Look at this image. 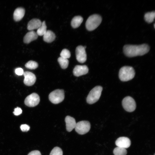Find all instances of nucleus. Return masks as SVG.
<instances>
[{
  "label": "nucleus",
  "mask_w": 155,
  "mask_h": 155,
  "mask_svg": "<svg viewBox=\"0 0 155 155\" xmlns=\"http://www.w3.org/2000/svg\"><path fill=\"white\" fill-rule=\"evenodd\" d=\"M123 50L126 56L132 57L142 56L147 53L150 50V47L146 44L138 45L126 44L124 46Z\"/></svg>",
  "instance_id": "obj_1"
},
{
  "label": "nucleus",
  "mask_w": 155,
  "mask_h": 155,
  "mask_svg": "<svg viewBox=\"0 0 155 155\" xmlns=\"http://www.w3.org/2000/svg\"><path fill=\"white\" fill-rule=\"evenodd\" d=\"M135 73L133 68L130 66H124L120 69L119 77L123 82H126L131 80L135 76Z\"/></svg>",
  "instance_id": "obj_2"
},
{
  "label": "nucleus",
  "mask_w": 155,
  "mask_h": 155,
  "mask_svg": "<svg viewBox=\"0 0 155 155\" xmlns=\"http://www.w3.org/2000/svg\"><path fill=\"white\" fill-rule=\"evenodd\" d=\"M102 18L100 16L97 14H94L90 16L87 19L86 23V27L89 31H92L96 29L100 24Z\"/></svg>",
  "instance_id": "obj_3"
},
{
  "label": "nucleus",
  "mask_w": 155,
  "mask_h": 155,
  "mask_svg": "<svg viewBox=\"0 0 155 155\" xmlns=\"http://www.w3.org/2000/svg\"><path fill=\"white\" fill-rule=\"evenodd\" d=\"M102 90L100 86H97L90 91L86 98L87 102L90 104L95 103L99 99Z\"/></svg>",
  "instance_id": "obj_4"
},
{
  "label": "nucleus",
  "mask_w": 155,
  "mask_h": 155,
  "mask_svg": "<svg viewBox=\"0 0 155 155\" xmlns=\"http://www.w3.org/2000/svg\"><path fill=\"white\" fill-rule=\"evenodd\" d=\"M65 97L64 91L63 90L57 89L52 92L49 94V100L54 104H57L62 102Z\"/></svg>",
  "instance_id": "obj_5"
},
{
  "label": "nucleus",
  "mask_w": 155,
  "mask_h": 155,
  "mask_svg": "<svg viewBox=\"0 0 155 155\" xmlns=\"http://www.w3.org/2000/svg\"><path fill=\"white\" fill-rule=\"evenodd\" d=\"M90 124L89 121H82L76 123L75 129L78 133L83 135L88 133L90 130Z\"/></svg>",
  "instance_id": "obj_6"
},
{
  "label": "nucleus",
  "mask_w": 155,
  "mask_h": 155,
  "mask_svg": "<svg viewBox=\"0 0 155 155\" xmlns=\"http://www.w3.org/2000/svg\"><path fill=\"white\" fill-rule=\"evenodd\" d=\"M122 105L124 109L129 112L133 111L136 108V104L135 100L130 96H126L123 99Z\"/></svg>",
  "instance_id": "obj_7"
},
{
  "label": "nucleus",
  "mask_w": 155,
  "mask_h": 155,
  "mask_svg": "<svg viewBox=\"0 0 155 155\" xmlns=\"http://www.w3.org/2000/svg\"><path fill=\"white\" fill-rule=\"evenodd\" d=\"M40 101L39 96L35 93H32L28 96L25 99V104L29 107H33L37 106Z\"/></svg>",
  "instance_id": "obj_8"
},
{
  "label": "nucleus",
  "mask_w": 155,
  "mask_h": 155,
  "mask_svg": "<svg viewBox=\"0 0 155 155\" xmlns=\"http://www.w3.org/2000/svg\"><path fill=\"white\" fill-rule=\"evenodd\" d=\"M75 53L76 59L79 62L83 63L86 61L87 55L84 46H78L76 49Z\"/></svg>",
  "instance_id": "obj_9"
},
{
  "label": "nucleus",
  "mask_w": 155,
  "mask_h": 155,
  "mask_svg": "<svg viewBox=\"0 0 155 155\" xmlns=\"http://www.w3.org/2000/svg\"><path fill=\"white\" fill-rule=\"evenodd\" d=\"M24 78V83L26 85L30 86L33 85L35 83L36 78L35 75L31 72L26 71L23 74Z\"/></svg>",
  "instance_id": "obj_10"
},
{
  "label": "nucleus",
  "mask_w": 155,
  "mask_h": 155,
  "mask_svg": "<svg viewBox=\"0 0 155 155\" xmlns=\"http://www.w3.org/2000/svg\"><path fill=\"white\" fill-rule=\"evenodd\" d=\"M115 143L117 147L126 149L130 147L131 142L130 140L127 137H121L118 138L116 140Z\"/></svg>",
  "instance_id": "obj_11"
},
{
  "label": "nucleus",
  "mask_w": 155,
  "mask_h": 155,
  "mask_svg": "<svg viewBox=\"0 0 155 155\" xmlns=\"http://www.w3.org/2000/svg\"><path fill=\"white\" fill-rule=\"evenodd\" d=\"M88 68L86 65H77L73 70L74 75L77 77L86 74L88 71Z\"/></svg>",
  "instance_id": "obj_12"
},
{
  "label": "nucleus",
  "mask_w": 155,
  "mask_h": 155,
  "mask_svg": "<svg viewBox=\"0 0 155 155\" xmlns=\"http://www.w3.org/2000/svg\"><path fill=\"white\" fill-rule=\"evenodd\" d=\"M66 129L68 132H71L75 127L76 123L75 119L69 116H67L65 118Z\"/></svg>",
  "instance_id": "obj_13"
},
{
  "label": "nucleus",
  "mask_w": 155,
  "mask_h": 155,
  "mask_svg": "<svg viewBox=\"0 0 155 155\" xmlns=\"http://www.w3.org/2000/svg\"><path fill=\"white\" fill-rule=\"evenodd\" d=\"M42 23L41 20L39 19H33L28 22L27 25V29L30 31L38 29L41 25Z\"/></svg>",
  "instance_id": "obj_14"
},
{
  "label": "nucleus",
  "mask_w": 155,
  "mask_h": 155,
  "mask_svg": "<svg viewBox=\"0 0 155 155\" xmlns=\"http://www.w3.org/2000/svg\"><path fill=\"white\" fill-rule=\"evenodd\" d=\"M38 37V35L36 32L33 30L30 31L27 33L24 36L23 41L25 43H29L31 41L36 39Z\"/></svg>",
  "instance_id": "obj_15"
},
{
  "label": "nucleus",
  "mask_w": 155,
  "mask_h": 155,
  "mask_svg": "<svg viewBox=\"0 0 155 155\" xmlns=\"http://www.w3.org/2000/svg\"><path fill=\"white\" fill-rule=\"evenodd\" d=\"M25 13V10L22 7L17 8L15 10L13 17L14 20L16 22L20 20L24 17Z\"/></svg>",
  "instance_id": "obj_16"
},
{
  "label": "nucleus",
  "mask_w": 155,
  "mask_h": 155,
  "mask_svg": "<svg viewBox=\"0 0 155 155\" xmlns=\"http://www.w3.org/2000/svg\"><path fill=\"white\" fill-rule=\"evenodd\" d=\"M55 35L53 31L47 30L43 35V39L44 41L50 43L55 40Z\"/></svg>",
  "instance_id": "obj_17"
},
{
  "label": "nucleus",
  "mask_w": 155,
  "mask_h": 155,
  "mask_svg": "<svg viewBox=\"0 0 155 155\" xmlns=\"http://www.w3.org/2000/svg\"><path fill=\"white\" fill-rule=\"evenodd\" d=\"M83 18L80 16H76L72 19L71 22V25L74 28L79 27L83 21Z\"/></svg>",
  "instance_id": "obj_18"
},
{
  "label": "nucleus",
  "mask_w": 155,
  "mask_h": 155,
  "mask_svg": "<svg viewBox=\"0 0 155 155\" xmlns=\"http://www.w3.org/2000/svg\"><path fill=\"white\" fill-rule=\"evenodd\" d=\"M155 12L154 11L147 12L144 16V19L146 22L148 23L152 22L154 19Z\"/></svg>",
  "instance_id": "obj_19"
},
{
  "label": "nucleus",
  "mask_w": 155,
  "mask_h": 155,
  "mask_svg": "<svg viewBox=\"0 0 155 155\" xmlns=\"http://www.w3.org/2000/svg\"><path fill=\"white\" fill-rule=\"evenodd\" d=\"M46 27L45 22L43 21L42 22L41 25L37 29L36 33L38 35L43 36L47 30Z\"/></svg>",
  "instance_id": "obj_20"
},
{
  "label": "nucleus",
  "mask_w": 155,
  "mask_h": 155,
  "mask_svg": "<svg viewBox=\"0 0 155 155\" xmlns=\"http://www.w3.org/2000/svg\"><path fill=\"white\" fill-rule=\"evenodd\" d=\"M58 61L62 68L65 69L67 67L69 63V61L67 59L60 57L58 58Z\"/></svg>",
  "instance_id": "obj_21"
},
{
  "label": "nucleus",
  "mask_w": 155,
  "mask_h": 155,
  "mask_svg": "<svg viewBox=\"0 0 155 155\" xmlns=\"http://www.w3.org/2000/svg\"><path fill=\"white\" fill-rule=\"evenodd\" d=\"M113 153L114 155H126L127 152L125 148L117 147L114 149Z\"/></svg>",
  "instance_id": "obj_22"
},
{
  "label": "nucleus",
  "mask_w": 155,
  "mask_h": 155,
  "mask_svg": "<svg viewBox=\"0 0 155 155\" xmlns=\"http://www.w3.org/2000/svg\"><path fill=\"white\" fill-rule=\"evenodd\" d=\"M38 66V63L36 62L31 60L28 61L25 65L26 68L31 69H36Z\"/></svg>",
  "instance_id": "obj_23"
},
{
  "label": "nucleus",
  "mask_w": 155,
  "mask_h": 155,
  "mask_svg": "<svg viewBox=\"0 0 155 155\" xmlns=\"http://www.w3.org/2000/svg\"><path fill=\"white\" fill-rule=\"evenodd\" d=\"M62 149L59 147H55L51 151L49 155H63Z\"/></svg>",
  "instance_id": "obj_24"
},
{
  "label": "nucleus",
  "mask_w": 155,
  "mask_h": 155,
  "mask_svg": "<svg viewBox=\"0 0 155 155\" xmlns=\"http://www.w3.org/2000/svg\"><path fill=\"white\" fill-rule=\"evenodd\" d=\"M60 57L66 59L69 58L71 56V54L70 51L67 49H63L61 52Z\"/></svg>",
  "instance_id": "obj_25"
},
{
  "label": "nucleus",
  "mask_w": 155,
  "mask_h": 155,
  "mask_svg": "<svg viewBox=\"0 0 155 155\" xmlns=\"http://www.w3.org/2000/svg\"><path fill=\"white\" fill-rule=\"evenodd\" d=\"M22 112V110L21 108L19 107H17L14 109L13 113L16 116H18L20 115Z\"/></svg>",
  "instance_id": "obj_26"
},
{
  "label": "nucleus",
  "mask_w": 155,
  "mask_h": 155,
  "mask_svg": "<svg viewBox=\"0 0 155 155\" xmlns=\"http://www.w3.org/2000/svg\"><path fill=\"white\" fill-rule=\"evenodd\" d=\"M21 130L23 131H27L29 130L30 129V126L26 124L22 125L20 127Z\"/></svg>",
  "instance_id": "obj_27"
},
{
  "label": "nucleus",
  "mask_w": 155,
  "mask_h": 155,
  "mask_svg": "<svg viewBox=\"0 0 155 155\" xmlns=\"http://www.w3.org/2000/svg\"><path fill=\"white\" fill-rule=\"evenodd\" d=\"M15 72L17 75H23L24 72L22 69L21 68H18L16 69Z\"/></svg>",
  "instance_id": "obj_28"
},
{
  "label": "nucleus",
  "mask_w": 155,
  "mask_h": 155,
  "mask_svg": "<svg viewBox=\"0 0 155 155\" xmlns=\"http://www.w3.org/2000/svg\"><path fill=\"white\" fill-rule=\"evenodd\" d=\"M28 155H41V154L39 151L35 150L30 152Z\"/></svg>",
  "instance_id": "obj_29"
},
{
  "label": "nucleus",
  "mask_w": 155,
  "mask_h": 155,
  "mask_svg": "<svg viewBox=\"0 0 155 155\" xmlns=\"http://www.w3.org/2000/svg\"><path fill=\"white\" fill-rule=\"evenodd\" d=\"M154 28H155V24H154Z\"/></svg>",
  "instance_id": "obj_30"
}]
</instances>
